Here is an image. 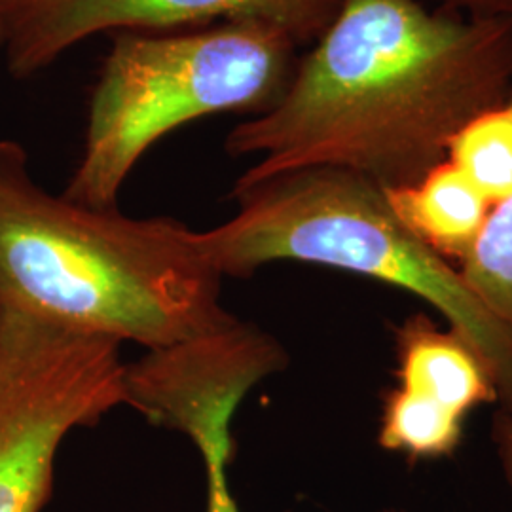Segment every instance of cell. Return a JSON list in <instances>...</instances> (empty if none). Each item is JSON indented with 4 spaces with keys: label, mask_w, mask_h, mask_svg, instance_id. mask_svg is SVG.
Instances as JSON below:
<instances>
[{
    "label": "cell",
    "mask_w": 512,
    "mask_h": 512,
    "mask_svg": "<svg viewBox=\"0 0 512 512\" xmlns=\"http://www.w3.org/2000/svg\"><path fill=\"white\" fill-rule=\"evenodd\" d=\"M300 44L262 21L114 33L93 86L84 148L63 196L116 207L137 162L171 131L220 112L264 114L283 99Z\"/></svg>",
    "instance_id": "277c9868"
},
{
    "label": "cell",
    "mask_w": 512,
    "mask_h": 512,
    "mask_svg": "<svg viewBox=\"0 0 512 512\" xmlns=\"http://www.w3.org/2000/svg\"><path fill=\"white\" fill-rule=\"evenodd\" d=\"M220 277L196 230L46 192L27 152L0 141V308L150 349L226 329Z\"/></svg>",
    "instance_id": "7a4b0ae2"
},
{
    "label": "cell",
    "mask_w": 512,
    "mask_h": 512,
    "mask_svg": "<svg viewBox=\"0 0 512 512\" xmlns=\"http://www.w3.org/2000/svg\"><path fill=\"white\" fill-rule=\"evenodd\" d=\"M492 439H494L497 458L503 467V473L512 488V410L499 408L494 416L492 425Z\"/></svg>",
    "instance_id": "9a60e30c"
},
{
    "label": "cell",
    "mask_w": 512,
    "mask_h": 512,
    "mask_svg": "<svg viewBox=\"0 0 512 512\" xmlns=\"http://www.w3.org/2000/svg\"><path fill=\"white\" fill-rule=\"evenodd\" d=\"M0 46H2V27H0Z\"/></svg>",
    "instance_id": "e0dca14e"
},
{
    "label": "cell",
    "mask_w": 512,
    "mask_h": 512,
    "mask_svg": "<svg viewBox=\"0 0 512 512\" xmlns=\"http://www.w3.org/2000/svg\"><path fill=\"white\" fill-rule=\"evenodd\" d=\"M344 0H0L6 69L42 73L76 44L101 33H169L226 21H262L302 48L321 37Z\"/></svg>",
    "instance_id": "8992f818"
},
{
    "label": "cell",
    "mask_w": 512,
    "mask_h": 512,
    "mask_svg": "<svg viewBox=\"0 0 512 512\" xmlns=\"http://www.w3.org/2000/svg\"><path fill=\"white\" fill-rule=\"evenodd\" d=\"M459 272L512 334V196L492 205L473 249L459 264Z\"/></svg>",
    "instance_id": "7c38bea8"
},
{
    "label": "cell",
    "mask_w": 512,
    "mask_h": 512,
    "mask_svg": "<svg viewBox=\"0 0 512 512\" xmlns=\"http://www.w3.org/2000/svg\"><path fill=\"white\" fill-rule=\"evenodd\" d=\"M471 18L511 19L512 0H423Z\"/></svg>",
    "instance_id": "5bb4252c"
},
{
    "label": "cell",
    "mask_w": 512,
    "mask_h": 512,
    "mask_svg": "<svg viewBox=\"0 0 512 512\" xmlns=\"http://www.w3.org/2000/svg\"><path fill=\"white\" fill-rule=\"evenodd\" d=\"M238 213L196 232L207 264L251 277L272 262H304L363 275L433 306L490 370L499 404L512 410V334L452 262L416 238L382 184L344 167L311 165L236 183Z\"/></svg>",
    "instance_id": "3957f363"
},
{
    "label": "cell",
    "mask_w": 512,
    "mask_h": 512,
    "mask_svg": "<svg viewBox=\"0 0 512 512\" xmlns=\"http://www.w3.org/2000/svg\"><path fill=\"white\" fill-rule=\"evenodd\" d=\"M287 366L274 336L236 321L169 348L150 349L124 370V404L152 425L190 440L230 429L245 395Z\"/></svg>",
    "instance_id": "52a82bcc"
},
{
    "label": "cell",
    "mask_w": 512,
    "mask_h": 512,
    "mask_svg": "<svg viewBox=\"0 0 512 512\" xmlns=\"http://www.w3.org/2000/svg\"><path fill=\"white\" fill-rule=\"evenodd\" d=\"M387 200L404 226L448 262L461 264L492 209L456 165L444 160L420 181L385 188Z\"/></svg>",
    "instance_id": "9c48e42d"
},
{
    "label": "cell",
    "mask_w": 512,
    "mask_h": 512,
    "mask_svg": "<svg viewBox=\"0 0 512 512\" xmlns=\"http://www.w3.org/2000/svg\"><path fill=\"white\" fill-rule=\"evenodd\" d=\"M399 387L467 418L480 404L499 403L490 370L458 332L442 330L425 313L395 329Z\"/></svg>",
    "instance_id": "ba28073f"
},
{
    "label": "cell",
    "mask_w": 512,
    "mask_h": 512,
    "mask_svg": "<svg viewBox=\"0 0 512 512\" xmlns=\"http://www.w3.org/2000/svg\"><path fill=\"white\" fill-rule=\"evenodd\" d=\"M511 95V19L344 0L283 99L238 124L224 147L256 156L236 183L330 165L397 188L442 164L459 129Z\"/></svg>",
    "instance_id": "6da1fadb"
},
{
    "label": "cell",
    "mask_w": 512,
    "mask_h": 512,
    "mask_svg": "<svg viewBox=\"0 0 512 512\" xmlns=\"http://www.w3.org/2000/svg\"><path fill=\"white\" fill-rule=\"evenodd\" d=\"M196 448L202 454L207 476V511L205 512H241L238 501L230 492L228 484V465L234 458V440L230 433L211 435L196 442Z\"/></svg>",
    "instance_id": "4fadbf2b"
},
{
    "label": "cell",
    "mask_w": 512,
    "mask_h": 512,
    "mask_svg": "<svg viewBox=\"0 0 512 512\" xmlns=\"http://www.w3.org/2000/svg\"><path fill=\"white\" fill-rule=\"evenodd\" d=\"M120 342L0 308V512H40L57 452L124 404Z\"/></svg>",
    "instance_id": "5b68a950"
},
{
    "label": "cell",
    "mask_w": 512,
    "mask_h": 512,
    "mask_svg": "<svg viewBox=\"0 0 512 512\" xmlns=\"http://www.w3.org/2000/svg\"><path fill=\"white\" fill-rule=\"evenodd\" d=\"M465 418L403 387L384 399L378 444L412 463L452 458L463 440Z\"/></svg>",
    "instance_id": "30bf717a"
},
{
    "label": "cell",
    "mask_w": 512,
    "mask_h": 512,
    "mask_svg": "<svg viewBox=\"0 0 512 512\" xmlns=\"http://www.w3.org/2000/svg\"><path fill=\"white\" fill-rule=\"evenodd\" d=\"M446 160L490 202L512 196V101L484 110L452 137Z\"/></svg>",
    "instance_id": "8fae6325"
},
{
    "label": "cell",
    "mask_w": 512,
    "mask_h": 512,
    "mask_svg": "<svg viewBox=\"0 0 512 512\" xmlns=\"http://www.w3.org/2000/svg\"><path fill=\"white\" fill-rule=\"evenodd\" d=\"M380 512H406V511H399V509H385V511Z\"/></svg>",
    "instance_id": "2e32d148"
}]
</instances>
